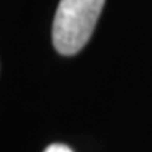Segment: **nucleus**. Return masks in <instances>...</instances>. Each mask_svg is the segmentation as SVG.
Wrapping results in <instances>:
<instances>
[{"mask_svg":"<svg viewBox=\"0 0 152 152\" xmlns=\"http://www.w3.org/2000/svg\"><path fill=\"white\" fill-rule=\"evenodd\" d=\"M105 0H61L53 20V46L59 54L80 53L90 41Z\"/></svg>","mask_w":152,"mask_h":152,"instance_id":"nucleus-1","label":"nucleus"},{"mask_svg":"<svg viewBox=\"0 0 152 152\" xmlns=\"http://www.w3.org/2000/svg\"><path fill=\"white\" fill-rule=\"evenodd\" d=\"M44 152H73V151L68 145H64V144H51Z\"/></svg>","mask_w":152,"mask_h":152,"instance_id":"nucleus-2","label":"nucleus"}]
</instances>
